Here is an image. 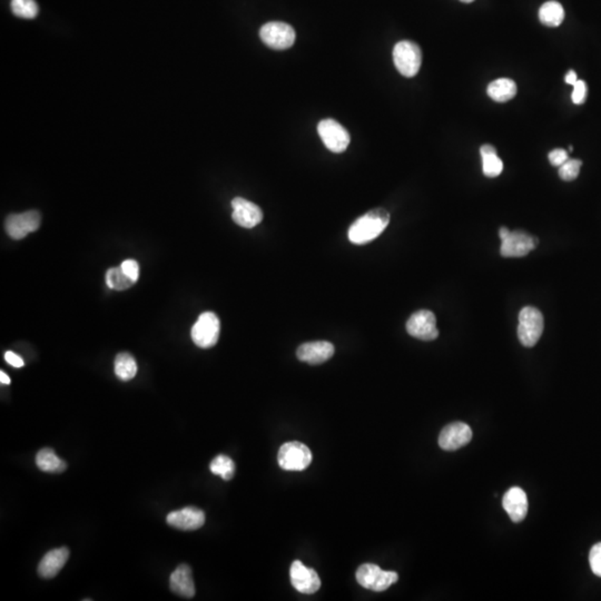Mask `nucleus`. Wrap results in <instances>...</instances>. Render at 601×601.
Here are the masks:
<instances>
[{
	"label": "nucleus",
	"mask_w": 601,
	"mask_h": 601,
	"mask_svg": "<svg viewBox=\"0 0 601 601\" xmlns=\"http://www.w3.org/2000/svg\"><path fill=\"white\" fill-rule=\"evenodd\" d=\"M232 218L241 227H256L263 220V212L260 207L247 199L237 197L232 201Z\"/></svg>",
	"instance_id": "nucleus-14"
},
{
	"label": "nucleus",
	"mask_w": 601,
	"mask_h": 601,
	"mask_svg": "<svg viewBox=\"0 0 601 601\" xmlns=\"http://www.w3.org/2000/svg\"><path fill=\"white\" fill-rule=\"evenodd\" d=\"M106 283L110 289H113L116 291H125L129 287H132L135 284L131 277H127L125 272L121 270V266L119 268H112L108 270L106 273Z\"/></svg>",
	"instance_id": "nucleus-25"
},
{
	"label": "nucleus",
	"mask_w": 601,
	"mask_h": 601,
	"mask_svg": "<svg viewBox=\"0 0 601 601\" xmlns=\"http://www.w3.org/2000/svg\"><path fill=\"white\" fill-rule=\"evenodd\" d=\"M121 270L125 272L127 277H131L134 282H137V279L140 277V265H138L136 260H124L123 263H121Z\"/></svg>",
	"instance_id": "nucleus-31"
},
{
	"label": "nucleus",
	"mask_w": 601,
	"mask_h": 601,
	"mask_svg": "<svg viewBox=\"0 0 601 601\" xmlns=\"http://www.w3.org/2000/svg\"><path fill=\"white\" fill-rule=\"evenodd\" d=\"M70 558V550L67 548H58L46 553L41 562L38 564V574L44 579H51L60 574L62 567Z\"/></svg>",
	"instance_id": "nucleus-18"
},
{
	"label": "nucleus",
	"mask_w": 601,
	"mask_h": 601,
	"mask_svg": "<svg viewBox=\"0 0 601 601\" xmlns=\"http://www.w3.org/2000/svg\"><path fill=\"white\" fill-rule=\"evenodd\" d=\"M496 153V148L492 145H489V144H486V145H482L480 147V154L481 156L483 155H489V154Z\"/></svg>",
	"instance_id": "nucleus-35"
},
{
	"label": "nucleus",
	"mask_w": 601,
	"mask_h": 601,
	"mask_svg": "<svg viewBox=\"0 0 601 601\" xmlns=\"http://www.w3.org/2000/svg\"><path fill=\"white\" fill-rule=\"evenodd\" d=\"M488 95L494 102L505 103L513 100L517 95V85L509 78H499L489 84Z\"/></svg>",
	"instance_id": "nucleus-21"
},
{
	"label": "nucleus",
	"mask_w": 601,
	"mask_h": 601,
	"mask_svg": "<svg viewBox=\"0 0 601 601\" xmlns=\"http://www.w3.org/2000/svg\"><path fill=\"white\" fill-rule=\"evenodd\" d=\"M5 360L7 361V363H9L11 366H14V368H22L25 364L24 360H22V357H19V355H15L14 352H6Z\"/></svg>",
	"instance_id": "nucleus-33"
},
{
	"label": "nucleus",
	"mask_w": 601,
	"mask_h": 601,
	"mask_svg": "<svg viewBox=\"0 0 601 601\" xmlns=\"http://www.w3.org/2000/svg\"><path fill=\"white\" fill-rule=\"evenodd\" d=\"M548 157H549V161H550L551 164L557 167L564 165L569 159L568 152L562 150V148H556V150H551Z\"/></svg>",
	"instance_id": "nucleus-32"
},
{
	"label": "nucleus",
	"mask_w": 601,
	"mask_h": 601,
	"mask_svg": "<svg viewBox=\"0 0 601 601\" xmlns=\"http://www.w3.org/2000/svg\"><path fill=\"white\" fill-rule=\"evenodd\" d=\"M473 440V430L463 422H454L443 428L439 435V446L446 451H456Z\"/></svg>",
	"instance_id": "nucleus-12"
},
{
	"label": "nucleus",
	"mask_w": 601,
	"mask_h": 601,
	"mask_svg": "<svg viewBox=\"0 0 601 601\" xmlns=\"http://www.w3.org/2000/svg\"><path fill=\"white\" fill-rule=\"evenodd\" d=\"M171 590L183 598L191 599L195 596V585L192 576L191 567L180 564L169 578Z\"/></svg>",
	"instance_id": "nucleus-19"
},
{
	"label": "nucleus",
	"mask_w": 601,
	"mask_h": 601,
	"mask_svg": "<svg viewBox=\"0 0 601 601\" xmlns=\"http://www.w3.org/2000/svg\"><path fill=\"white\" fill-rule=\"evenodd\" d=\"M407 331L411 336L422 341H433L439 336L437 319L429 310H420L411 315L407 322Z\"/></svg>",
	"instance_id": "nucleus-9"
},
{
	"label": "nucleus",
	"mask_w": 601,
	"mask_h": 601,
	"mask_svg": "<svg viewBox=\"0 0 601 601\" xmlns=\"http://www.w3.org/2000/svg\"><path fill=\"white\" fill-rule=\"evenodd\" d=\"M38 469L47 473H62L67 469V463L55 454L53 449L45 448L36 456Z\"/></svg>",
	"instance_id": "nucleus-20"
},
{
	"label": "nucleus",
	"mask_w": 601,
	"mask_h": 601,
	"mask_svg": "<svg viewBox=\"0 0 601 601\" xmlns=\"http://www.w3.org/2000/svg\"><path fill=\"white\" fill-rule=\"evenodd\" d=\"M564 81L568 85H572L574 86V84L577 83L578 78L577 74L574 70H569L568 73H567L566 77H564Z\"/></svg>",
	"instance_id": "nucleus-34"
},
{
	"label": "nucleus",
	"mask_w": 601,
	"mask_h": 601,
	"mask_svg": "<svg viewBox=\"0 0 601 601\" xmlns=\"http://www.w3.org/2000/svg\"><path fill=\"white\" fill-rule=\"evenodd\" d=\"M317 132L324 145L333 153H343L351 140L348 131L334 119L319 121Z\"/></svg>",
	"instance_id": "nucleus-8"
},
{
	"label": "nucleus",
	"mask_w": 601,
	"mask_h": 601,
	"mask_svg": "<svg viewBox=\"0 0 601 601\" xmlns=\"http://www.w3.org/2000/svg\"><path fill=\"white\" fill-rule=\"evenodd\" d=\"M11 11L20 18L34 19L39 9L35 0H11Z\"/></svg>",
	"instance_id": "nucleus-26"
},
{
	"label": "nucleus",
	"mask_w": 601,
	"mask_h": 601,
	"mask_svg": "<svg viewBox=\"0 0 601 601\" xmlns=\"http://www.w3.org/2000/svg\"><path fill=\"white\" fill-rule=\"evenodd\" d=\"M355 577L359 585L365 589L381 593L397 583L399 574L395 572L382 570L374 564H363L357 568Z\"/></svg>",
	"instance_id": "nucleus-4"
},
{
	"label": "nucleus",
	"mask_w": 601,
	"mask_h": 601,
	"mask_svg": "<svg viewBox=\"0 0 601 601\" xmlns=\"http://www.w3.org/2000/svg\"><path fill=\"white\" fill-rule=\"evenodd\" d=\"M220 333V322L218 315L213 312H204L192 328V340L199 348L210 349L218 343Z\"/></svg>",
	"instance_id": "nucleus-5"
},
{
	"label": "nucleus",
	"mask_w": 601,
	"mask_h": 601,
	"mask_svg": "<svg viewBox=\"0 0 601 601\" xmlns=\"http://www.w3.org/2000/svg\"><path fill=\"white\" fill-rule=\"evenodd\" d=\"M115 374L121 381H129L137 374V363L134 357L129 353H119L114 363Z\"/></svg>",
	"instance_id": "nucleus-23"
},
{
	"label": "nucleus",
	"mask_w": 601,
	"mask_h": 601,
	"mask_svg": "<svg viewBox=\"0 0 601 601\" xmlns=\"http://www.w3.org/2000/svg\"><path fill=\"white\" fill-rule=\"evenodd\" d=\"M334 346L326 341H315L304 343L298 346L296 357L302 362L309 364H322L330 360L334 355Z\"/></svg>",
	"instance_id": "nucleus-16"
},
{
	"label": "nucleus",
	"mask_w": 601,
	"mask_h": 601,
	"mask_svg": "<svg viewBox=\"0 0 601 601\" xmlns=\"http://www.w3.org/2000/svg\"><path fill=\"white\" fill-rule=\"evenodd\" d=\"M502 506L513 522H521L524 520L528 513V498L526 492L519 487L509 489L503 496Z\"/></svg>",
	"instance_id": "nucleus-17"
},
{
	"label": "nucleus",
	"mask_w": 601,
	"mask_h": 601,
	"mask_svg": "<svg viewBox=\"0 0 601 601\" xmlns=\"http://www.w3.org/2000/svg\"><path fill=\"white\" fill-rule=\"evenodd\" d=\"M166 521L173 528L183 531H193L204 526L205 513L199 508L186 507L169 513Z\"/></svg>",
	"instance_id": "nucleus-15"
},
{
	"label": "nucleus",
	"mask_w": 601,
	"mask_h": 601,
	"mask_svg": "<svg viewBox=\"0 0 601 601\" xmlns=\"http://www.w3.org/2000/svg\"><path fill=\"white\" fill-rule=\"evenodd\" d=\"M390 223V214L384 209H376L357 218L350 227L349 239L355 245L368 244L383 233Z\"/></svg>",
	"instance_id": "nucleus-1"
},
{
	"label": "nucleus",
	"mask_w": 601,
	"mask_h": 601,
	"mask_svg": "<svg viewBox=\"0 0 601 601\" xmlns=\"http://www.w3.org/2000/svg\"><path fill=\"white\" fill-rule=\"evenodd\" d=\"M0 380H1V383L3 384H11V378L3 371L0 372Z\"/></svg>",
	"instance_id": "nucleus-36"
},
{
	"label": "nucleus",
	"mask_w": 601,
	"mask_h": 601,
	"mask_svg": "<svg viewBox=\"0 0 601 601\" xmlns=\"http://www.w3.org/2000/svg\"><path fill=\"white\" fill-rule=\"evenodd\" d=\"M501 242L500 253L503 258H522L534 251L538 244L537 237L524 231L510 232Z\"/></svg>",
	"instance_id": "nucleus-10"
},
{
	"label": "nucleus",
	"mask_w": 601,
	"mask_h": 601,
	"mask_svg": "<svg viewBox=\"0 0 601 601\" xmlns=\"http://www.w3.org/2000/svg\"><path fill=\"white\" fill-rule=\"evenodd\" d=\"M291 583L298 593L313 595L321 587V579L315 569L304 566L300 560L293 562L290 569Z\"/></svg>",
	"instance_id": "nucleus-13"
},
{
	"label": "nucleus",
	"mask_w": 601,
	"mask_h": 601,
	"mask_svg": "<svg viewBox=\"0 0 601 601\" xmlns=\"http://www.w3.org/2000/svg\"><path fill=\"white\" fill-rule=\"evenodd\" d=\"M589 564L593 574L601 578V542L591 548L589 553Z\"/></svg>",
	"instance_id": "nucleus-29"
},
{
	"label": "nucleus",
	"mask_w": 601,
	"mask_h": 601,
	"mask_svg": "<svg viewBox=\"0 0 601 601\" xmlns=\"http://www.w3.org/2000/svg\"><path fill=\"white\" fill-rule=\"evenodd\" d=\"M583 165V161L579 159H568L564 165L559 167V176L561 180L570 182V180H576L580 173V167Z\"/></svg>",
	"instance_id": "nucleus-28"
},
{
	"label": "nucleus",
	"mask_w": 601,
	"mask_h": 601,
	"mask_svg": "<svg viewBox=\"0 0 601 601\" xmlns=\"http://www.w3.org/2000/svg\"><path fill=\"white\" fill-rule=\"evenodd\" d=\"M277 461L285 471H303L311 465L312 452L303 443L286 442L279 448Z\"/></svg>",
	"instance_id": "nucleus-6"
},
{
	"label": "nucleus",
	"mask_w": 601,
	"mask_h": 601,
	"mask_svg": "<svg viewBox=\"0 0 601 601\" xmlns=\"http://www.w3.org/2000/svg\"><path fill=\"white\" fill-rule=\"evenodd\" d=\"M260 37L270 48L283 51L293 46L296 41V32L286 22H270L260 28Z\"/></svg>",
	"instance_id": "nucleus-7"
},
{
	"label": "nucleus",
	"mask_w": 601,
	"mask_h": 601,
	"mask_svg": "<svg viewBox=\"0 0 601 601\" xmlns=\"http://www.w3.org/2000/svg\"><path fill=\"white\" fill-rule=\"evenodd\" d=\"M211 473L215 475H220L224 480L228 481L235 475V463L230 456L220 454L211 462Z\"/></svg>",
	"instance_id": "nucleus-24"
},
{
	"label": "nucleus",
	"mask_w": 601,
	"mask_h": 601,
	"mask_svg": "<svg viewBox=\"0 0 601 601\" xmlns=\"http://www.w3.org/2000/svg\"><path fill=\"white\" fill-rule=\"evenodd\" d=\"M543 332V315L534 306H527L519 315V341L526 348H532Z\"/></svg>",
	"instance_id": "nucleus-3"
},
{
	"label": "nucleus",
	"mask_w": 601,
	"mask_h": 601,
	"mask_svg": "<svg viewBox=\"0 0 601 601\" xmlns=\"http://www.w3.org/2000/svg\"><path fill=\"white\" fill-rule=\"evenodd\" d=\"M509 233H510V231H509V228H507V227L500 228V231H499L500 239H505V237H507L508 235H509Z\"/></svg>",
	"instance_id": "nucleus-37"
},
{
	"label": "nucleus",
	"mask_w": 601,
	"mask_h": 601,
	"mask_svg": "<svg viewBox=\"0 0 601 601\" xmlns=\"http://www.w3.org/2000/svg\"><path fill=\"white\" fill-rule=\"evenodd\" d=\"M460 1H462V3L470 4L473 3L475 0H460Z\"/></svg>",
	"instance_id": "nucleus-38"
},
{
	"label": "nucleus",
	"mask_w": 601,
	"mask_h": 601,
	"mask_svg": "<svg viewBox=\"0 0 601 601\" xmlns=\"http://www.w3.org/2000/svg\"><path fill=\"white\" fill-rule=\"evenodd\" d=\"M481 157H482L483 174L486 175L487 178H496L501 174L503 163L496 153L483 155Z\"/></svg>",
	"instance_id": "nucleus-27"
},
{
	"label": "nucleus",
	"mask_w": 601,
	"mask_h": 601,
	"mask_svg": "<svg viewBox=\"0 0 601 601\" xmlns=\"http://www.w3.org/2000/svg\"><path fill=\"white\" fill-rule=\"evenodd\" d=\"M393 62L401 75L404 77H414L419 73L421 67V49L414 41H400L393 49Z\"/></svg>",
	"instance_id": "nucleus-2"
},
{
	"label": "nucleus",
	"mask_w": 601,
	"mask_h": 601,
	"mask_svg": "<svg viewBox=\"0 0 601 601\" xmlns=\"http://www.w3.org/2000/svg\"><path fill=\"white\" fill-rule=\"evenodd\" d=\"M41 226V214L37 211H28L22 214L9 215L6 220V232L11 239H22L28 234L37 231Z\"/></svg>",
	"instance_id": "nucleus-11"
},
{
	"label": "nucleus",
	"mask_w": 601,
	"mask_h": 601,
	"mask_svg": "<svg viewBox=\"0 0 601 601\" xmlns=\"http://www.w3.org/2000/svg\"><path fill=\"white\" fill-rule=\"evenodd\" d=\"M587 84L583 81H577L574 85L572 100L576 105H581L587 100Z\"/></svg>",
	"instance_id": "nucleus-30"
},
{
	"label": "nucleus",
	"mask_w": 601,
	"mask_h": 601,
	"mask_svg": "<svg viewBox=\"0 0 601 601\" xmlns=\"http://www.w3.org/2000/svg\"><path fill=\"white\" fill-rule=\"evenodd\" d=\"M564 11L558 1H547L540 7L539 19L548 27H558L564 22Z\"/></svg>",
	"instance_id": "nucleus-22"
}]
</instances>
